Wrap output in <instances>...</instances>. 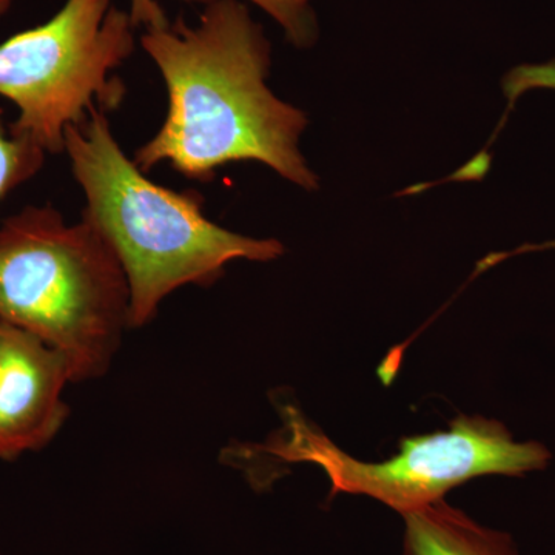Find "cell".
I'll return each instance as SVG.
<instances>
[{"label":"cell","mask_w":555,"mask_h":555,"mask_svg":"<svg viewBox=\"0 0 555 555\" xmlns=\"http://www.w3.org/2000/svg\"><path fill=\"white\" fill-rule=\"evenodd\" d=\"M287 437L269 451L286 462L315 463L327 474L332 495H367L404 514L443 500L455 486L480 476L521 477L545 469L551 452L535 441L517 443L495 420L462 415L448 430L406 437L385 462L353 459L295 409H286Z\"/></svg>","instance_id":"5b68a950"},{"label":"cell","mask_w":555,"mask_h":555,"mask_svg":"<svg viewBox=\"0 0 555 555\" xmlns=\"http://www.w3.org/2000/svg\"><path fill=\"white\" fill-rule=\"evenodd\" d=\"M403 555H520L509 534L443 500L404 514Z\"/></svg>","instance_id":"52a82bcc"},{"label":"cell","mask_w":555,"mask_h":555,"mask_svg":"<svg viewBox=\"0 0 555 555\" xmlns=\"http://www.w3.org/2000/svg\"><path fill=\"white\" fill-rule=\"evenodd\" d=\"M130 17L134 27H163L169 24L163 7L156 0H130Z\"/></svg>","instance_id":"8fae6325"},{"label":"cell","mask_w":555,"mask_h":555,"mask_svg":"<svg viewBox=\"0 0 555 555\" xmlns=\"http://www.w3.org/2000/svg\"><path fill=\"white\" fill-rule=\"evenodd\" d=\"M555 90V60L543 62V64H524L511 69L503 79V93L507 101V113L513 112L518 98L531 90ZM555 248V240L532 246H521L511 251L489 255L478 264L477 272L492 268L500 261L516 257V255L528 254V251L547 250Z\"/></svg>","instance_id":"9c48e42d"},{"label":"cell","mask_w":555,"mask_h":555,"mask_svg":"<svg viewBox=\"0 0 555 555\" xmlns=\"http://www.w3.org/2000/svg\"><path fill=\"white\" fill-rule=\"evenodd\" d=\"M129 312L126 272L86 218L43 204L0 222V320L60 350L73 383L107 371Z\"/></svg>","instance_id":"3957f363"},{"label":"cell","mask_w":555,"mask_h":555,"mask_svg":"<svg viewBox=\"0 0 555 555\" xmlns=\"http://www.w3.org/2000/svg\"><path fill=\"white\" fill-rule=\"evenodd\" d=\"M47 155L31 139L13 133L0 107V203L42 170Z\"/></svg>","instance_id":"ba28073f"},{"label":"cell","mask_w":555,"mask_h":555,"mask_svg":"<svg viewBox=\"0 0 555 555\" xmlns=\"http://www.w3.org/2000/svg\"><path fill=\"white\" fill-rule=\"evenodd\" d=\"M188 2L204 3L211 0H188ZM280 25L288 42L299 50L312 49L315 46L320 27L313 11V0H247Z\"/></svg>","instance_id":"30bf717a"},{"label":"cell","mask_w":555,"mask_h":555,"mask_svg":"<svg viewBox=\"0 0 555 555\" xmlns=\"http://www.w3.org/2000/svg\"><path fill=\"white\" fill-rule=\"evenodd\" d=\"M13 2L14 0H0V17H3L7 13H9Z\"/></svg>","instance_id":"7c38bea8"},{"label":"cell","mask_w":555,"mask_h":555,"mask_svg":"<svg viewBox=\"0 0 555 555\" xmlns=\"http://www.w3.org/2000/svg\"><path fill=\"white\" fill-rule=\"evenodd\" d=\"M129 11L113 0H67L46 24L0 43V96L16 105L13 133L50 155L65 153V131L122 104L115 72L137 50Z\"/></svg>","instance_id":"277c9868"},{"label":"cell","mask_w":555,"mask_h":555,"mask_svg":"<svg viewBox=\"0 0 555 555\" xmlns=\"http://www.w3.org/2000/svg\"><path fill=\"white\" fill-rule=\"evenodd\" d=\"M65 153L86 196L82 218L107 241L129 281L130 327L150 323L178 288L211 286L229 262H268L284 254L280 241L251 238L210 221L195 190L175 192L150 181L100 108L68 127Z\"/></svg>","instance_id":"7a4b0ae2"},{"label":"cell","mask_w":555,"mask_h":555,"mask_svg":"<svg viewBox=\"0 0 555 555\" xmlns=\"http://www.w3.org/2000/svg\"><path fill=\"white\" fill-rule=\"evenodd\" d=\"M139 43L169 96L163 127L134 153L144 173L169 164L211 182L219 167L251 160L308 192L320 188L299 150L308 116L269 89L272 46L244 2L211 0L198 24L145 28Z\"/></svg>","instance_id":"6da1fadb"},{"label":"cell","mask_w":555,"mask_h":555,"mask_svg":"<svg viewBox=\"0 0 555 555\" xmlns=\"http://www.w3.org/2000/svg\"><path fill=\"white\" fill-rule=\"evenodd\" d=\"M67 358L42 339L0 320V460L46 448L68 415Z\"/></svg>","instance_id":"8992f818"}]
</instances>
